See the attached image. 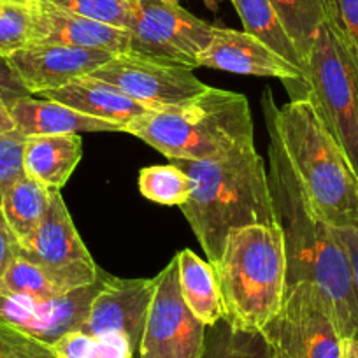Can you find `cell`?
<instances>
[{
	"instance_id": "cell-12",
	"label": "cell",
	"mask_w": 358,
	"mask_h": 358,
	"mask_svg": "<svg viewBox=\"0 0 358 358\" xmlns=\"http://www.w3.org/2000/svg\"><path fill=\"white\" fill-rule=\"evenodd\" d=\"M155 285L157 278H116L108 274L79 330L88 334H122L139 353Z\"/></svg>"
},
{
	"instance_id": "cell-1",
	"label": "cell",
	"mask_w": 358,
	"mask_h": 358,
	"mask_svg": "<svg viewBox=\"0 0 358 358\" xmlns=\"http://www.w3.org/2000/svg\"><path fill=\"white\" fill-rule=\"evenodd\" d=\"M267 127V174L274 215L285 239L288 285L308 281L325 301L341 337L358 339V297L353 268L339 230L313 209L283 150L271 113Z\"/></svg>"
},
{
	"instance_id": "cell-10",
	"label": "cell",
	"mask_w": 358,
	"mask_h": 358,
	"mask_svg": "<svg viewBox=\"0 0 358 358\" xmlns=\"http://www.w3.org/2000/svg\"><path fill=\"white\" fill-rule=\"evenodd\" d=\"M90 78L101 79L151 111L190 102L209 88L192 69L151 60L136 53L115 55Z\"/></svg>"
},
{
	"instance_id": "cell-16",
	"label": "cell",
	"mask_w": 358,
	"mask_h": 358,
	"mask_svg": "<svg viewBox=\"0 0 358 358\" xmlns=\"http://www.w3.org/2000/svg\"><path fill=\"white\" fill-rule=\"evenodd\" d=\"M20 255L50 268H69L81 264H95L88 248L76 229L60 192L51 194L50 208L29 243Z\"/></svg>"
},
{
	"instance_id": "cell-31",
	"label": "cell",
	"mask_w": 358,
	"mask_h": 358,
	"mask_svg": "<svg viewBox=\"0 0 358 358\" xmlns=\"http://www.w3.org/2000/svg\"><path fill=\"white\" fill-rule=\"evenodd\" d=\"M25 137L18 132L0 136V197L6 188L25 174L23 169Z\"/></svg>"
},
{
	"instance_id": "cell-20",
	"label": "cell",
	"mask_w": 358,
	"mask_h": 358,
	"mask_svg": "<svg viewBox=\"0 0 358 358\" xmlns=\"http://www.w3.org/2000/svg\"><path fill=\"white\" fill-rule=\"evenodd\" d=\"M81 158L83 139L78 134L25 137V174L51 192H60L67 185Z\"/></svg>"
},
{
	"instance_id": "cell-7",
	"label": "cell",
	"mask_w": 358,
	"mask_h": 358,
	"mask_svg": "<svg viewBox=\"0 0 358 358\" xmlns=\"http://www.w3.org/2000/svg\"><path fill=\"white\" fill-rule=\"evenodd\" d=\"M262 334L278 358L343 357V337L323 297L308 281L288 285L280 313Z\"/></svg>"
},
{
	"instance_id": "cell-2",
	"label": "cell",
	"mask_w": 358,
	"mask_h": 358,
	"mask_svg": "<svg viewBox=\"0 0 358 358\" xmlns=\"http://www.w3.org/2000/svg\"><path fill=\"white\" fill-rule=\"evenodd\" d=\"M187 172L194 192L181 213L209 264L222 255L232 230L276 225L265 162L253 146L213 160H172Z\"/></svg>"
},
{
	"instance_id": "cell-13",
	"label": "cell",
	"mask_w": 358,
	"mask_h": 358,
	"mask_svg": "<svg viewBox=\"0 0 358 358\" xmlns=\"http://www.w3.org/2000/svg\"><path fill=\"white\" fill-rule=\"evenodd\" d=\"M113 57V53L101 50L32 44L8 58L30 94L41 95L83 76H90Z\"/></svg>"
},
{
	"instance_id": "cell-3",
	"label": "cell",
	"mask_w": 358,
	"mask_h": 358,
	"mask_svg": "<svg viewBox=\"0 0 358 358\" xmlns=\"http://www.w3.org/2000/svg\"><path fill=\"white\" fill-rule=\"evenodd\" d=\"M262 108L273 116L292 169L316 213L337 230L358 229V179L306 95L278 108L271 88Z\"/></svg>"
},
{
	"instance_id": "cell-25",
	"label": "cell",
	"mask_w": 358,
	"mask_h": 358,
	"mask_svg": "<svg viewBox=\"0 0 358 358\" xmlns=\"http://www.w3.org/2000/svg\"><path fill=\"white\" fill-rule=\"evenodd\" d=\"M55 358H137L136 348L122 334L72 330L51 344Z\"/></svg>"
},
{
	"instance_id": "cell-27",
	"label": "cell",
	"mask_w": 358,
	"mask_h": 358,
	"mask_svg": "<svg viewBox=\"0 0 358 358\" xmlns=\"http://www.w3.org/2000/svg\"><path fill=\"white\" fill-rule=\"evenodd\" d=\"M139 192L151 202L181 208L190 199L194 183L178 165H150L139 171Z\"/></svg>"
},
{
	"instance_id": "cell-30",
	"label": "cell",
	"mask_w": 358,
	"mask_h": 358,
	"mask_svg": "<svg viewBox=\"0 0 358 358\" xmlns=\"http://www.w3.org/2000/svg\"><path fill=\"white\" fill-rule=\"evenodd\" d=\"M0 358H55L50 344L0 320Z\"/></svg>"
},
{
	"instance_id": "cell-40",
	"label": "cell",
	"mask_w": 358,
	"mask_h": 358,
	"mask_svg": "<svg viewBox=\"0 0 358 358\" xmlns=\"http://www.w3.org/2000/svg\"><path fill=\"white\" fill-rule=\"evenodd\" d=\"M273 353H274V351H273ZM274 358H278V357H276V353H274Z\"/></svg>"
},
{
	"instance_id": "cell-22",
	"label": "cell",
	"mask_w": 358,
	"mask_h": 358,
	"mask_svg": "<svg viewBox=\"0 0 358 358\" xmlns=\"http://www.w3.org/2000/svg\"><path fill=\"white\" fill-rule=\"evenodd\" d=\"M51 194L36 179L23 174L9 185L0 197V213L9 232L18 241L20 248L25 246L39 229L41 222L50 208Z\"/></svg>"
},
{
	"instance_id": "cell-19",
	"label": "cell",
	"mask_w": 358,
	"mask_h": 358,
	"mask_svg": "<svg viewBox=\"0 0 358 358\" xmlns=\"http://www.w3.org/2000/svg\"><path fill=\"white\" fill-rule=\"evenodd\" d=\"M104 274L97 264H81L69 268H50L18 255L0 280V288L34 297H57L99 281Z\"/></svg>"
},
{
	"instance_id": "cell-39",
	"label": "cell",
	"mask_w": 358,
	"mask_h": 358,
	"mask_svg": "<svg viewBox=\"0 0 358 358\" xmlns=\"http://www.w3.org/2000/svg\"><path fill=\"white\" fill-rule=\"evenodd\" d=\"M0 225H4V227H6V223H4V218H2V213H0Z\"/></svg>"
},
{
	"instance_id": "cell-38",
	"label": "cell",
	"mask_w": 358,
	"mask_h": 358,
	"mask_svg": "<svg viewBox=\"0 0 358 358\" xmlns=\"http://www.w3.org/2000/svg\"><path fill=\"white\" fill-rule=\"evenodd\" d=\"M160 2H167V4H179V0H160Z\"/></svg>"
},
{
	"instance_id": "cell-32",
	"label": "cell",
	"mask_w": 358,
	"mask_h": 358,
	"mask_svg": "<svg viewBox=\"0 0 358 358\" xmlns=\"http://www.w3.org/2000/svg\"><path fill=\"white\" fill-rule=\"evenodd\" d=\"M334 16L358 64V0H334Z\"/></svg>"
},
{
	"instance_id": "cell-23",
	"label": "cell",
	"mask_w": 358,
	"mask_h": 358,
	"mask_svg": "<svg viewBox=\"0 0 358 358\" xmlns=\"http://www.w3.org/2000/svg\"><path fill=\"white\" fill-rule=\"evenodd\" d=\"M243 22L244 30L251 36L264 41L276 53L287 58L299 69H302V60L295 50L294 43L285 32L271 0H230Z\"/></svg>"
},
{
	"instance_id": "cell-15",
	"label": "cell",
	"mask_w": 358,
	"mask_h": 358,
	"mask_svg": "<svg viewBox=\"0 0 358 358\" xmlns=\"http://www.w3.org/2000/svg\"><path fill=\"white\" fill-rule=\"evenodd\" d=\"M32 44H60V46L101 50L113 55L130 51V32L125 29L85 18L65 11L46 0H37L34 6ZM30 44V46H32Z\"/></svg>"
},
{
	"instance_id": "cell-34",
	"label": "cell",
	"mask_w": 358,
	"mask_h": 358,
	"mask_svg": "<svg viewBox=\"0 0 358 358\" xmlns=\"http://www.w3.org/2000/svg\"><path fill=\"white\" fill-rule=\"evenodd\" d=\"M20 255V244L15 239L11 232L8 230V227L0 225V280L4 276V273L8 271L9 265L13 264L16 257Z\"/></svg>"
},
{
	"instance_id": "cell-18",
	"label": "cell",
	"mask_w": 358,
	"mask_h": 358,
	"mask_svg": "<svg viewBox=\"0 0 358 358\" xmlns=\"http://www.w3.org/2000/svg\"><path fill=\"white\" fill-rule=\"evenodd\" d=\"M16 132L23 137L67 136L86 132H122V129L104 120L81 115L51 99H36L34 95L18 99L8 106Z\"/></svg>"
},
{
	"instance_id": "cell-26",
	"label": "cell",
	"mask_w": 358,
	"mask_h": 358,
	"mask_svg": "<svg viewBox=\"0 0 358 358\" xmlns=\"http://www.w3.org/2000/svg\"><path fill=\"white\" fill-rule=\"evenodd\" d=\"M201 358H274L273 348L262 332L236 330L222 320L208 327Z\"/></svg>"
},
{
	"instance_id": "cell-35",
	"label": "cell",
	"mask_w": 358,
	"mask_h": 358,
	"mask_svg": "<svg viewBox=\"0 0 358 358\" xmlns=\"http://www.w3.org/2000/svg\"><path fill=\"white\" fill-rule=\"evenodd\" d=\"M341 239L346 244L348 255L351 260V268H353V280L355 288H357V297H358V229H343L339 230Z\"/></svg>"
},
{
	"instance_id": "cell-8",
	"label": "cell",
	"mask_w": 358,
	"mask_h": 358,
	"mask_svg": "<svg viewBox=\"0 0 358 358\" xmlns=\"http://www.w3.org/2000/svg\"><path fill=\"white\" fill-rule=\"evenodd\" d=\"M139 11L130 27V51L151 60L194 71L199 55L209 46L216 27L197 18L179 4L137 0Z\"/></svg>"
},
{
	"instance_id": "cell-29",
	"label": "cell",
	"mask_w": 358,
	"mask_h": 358,
	"mask_svg": "<svg viewBox=\"0 0 358 358\" xmlns=\"http://www.w3.org/2000/svg\"><path fill=\"white\" fill-rule=\"evenodd\" d=\"M46 2L85 18L125 30H130L139 11L137 0H46Z\"/></svg>"
},
{
	"instance_id": "cell-6",
	"label": "cell",
	"mask_w": 358,
	"mask_h": 358,
	"mask_svg": "<svg viewBox=\"0 0 358 358\" xmlns=\"http://www.w3.org/2000/svg\"><path fill=\"white\" fill-rule=\"evenodd\" d=\"M302 86L358 179V64L332 8L302 64Z\"/></svg>"
},
{
	"instance_id": "cell-24",
	"label": "cell",
	"mask_w": 358,
	"mask_h": 358,
	"mask_svg": "<svg viewBox=\"0 0 358 358\" xmlns=\"http://www.w3.org/2000/svg\"><path fill=\"white\" fill-rule=\"evenodd\" d=\"M271 4L304 64L316 32L332 8V0H271Z\"/></svg>"
},
{
	"instance_id": "cell-28",
	"label": "cell",
	"mask_w": 358,
	"mask_h": 358,
	"mask_svg": "<svg viewBox=\"0 0 358 358\" xmlns=\"http://www.w3.org/2000/svg\"><path fill=\"white\" fill-rule=\"evenodd\" d=\"M34 2H0V55L11 57L34 39Z\"/></svg>"
},
{
	"instance_id": "cell-37",
	"label": "cell",
	"mask_w": 358,
	"mask_h": 358,
	"mask_svg": "<svg viewBox=\"0 0 358 358\" xmlns=\"http://www.w3.org/2000/svg\"><path fill=\"white\" fill-rule=\"evenodd\" d=\"M0 2H34V0H0Z\"/></svg>"
},
{
	"instance_id": "cell-11",
	"label": "cell",
	"mask_w": 358,
	"mask_h": 358,
	"mask_svg": "<svg viewBox=\"0 0 358 358\" xmlns=\"http://www.w3.org/2000/svg\"><path fill=\"white\" fill-rule=\"evenodd\" d=\"M106 276L108 273L88 287L57 297H34L0 288V320L51 346L67 332L81 329Z\"/></svg>"
},
{
	"instance_id": "cell-33",
	"label": "cell",
	"mask_w": 358,
	"mask_h": 358,
	"mask_svg": "<svg viewBox=\"0 0 358 358\" xmlns=\"http://www.w3.org/2000/svg\"><path fill=\"white\" fill-rule=\"evenodd\" d=\"M27 95L32 94L25 88L20 76L16 74L9 58L0 55V104L9 106L18 99L27 97Z\"/></svg>"
},
{
	"instance_id": "cell-14",
	"label": "cell",
	"mask_w": 358,
	"mask_h": 358,
	"mask_svg": "<svg viewBox=\"0 0 358 358\" xmlns=\"http://www.w3.org/2000/svg\"><path fill=\"white\" fill-rule=\"evenodd\" d=\"M199 67L234 72L260 78H278L299 81L302 85V69L288 62L271 46L251 36L246 30L220 29L209 46L199 55Z\"/></svg>"
},
{
	"instance_id": "cell-4",
	"label": "cell",
	"mask_w": 358,
	"mask_h": 358,
	"mask_svg": "<svg viewBox=\"0 0 358 358\" xmlns=\"http://www.w3.org/2000/svg\"><path fill=\"white\" fill-rule=\"evenodd\" d=\"M122 132L171 160H213L255 144L248 99L213 86L194 101L139 116Z\"/></svg>"
},
{
	"instance_id": "cell-36",
	"label": "cell",
	"mask_w": 358,
	"mask_h": 358,
	"mask_svg": "<svg viewBox=\"0 0 358 358\" xmlns=\"http://www.w3.org/2000/svg\"><path fill=\"white\" fill-rule=\"evenodd\" d=\"M16 132L15 122H13V116L9 113L8 106L0 104V136H4V134H13Z\"/></svg>"
},
{
	"instance_id": "cell-5",
	"label": "cell",
	"mask_w": 358,
	"mask_h": 358,
	"mask_svg": "<svg viewBox=\"0 0 358 358\" xmlns=\"http://www.w3.org/2000/svg\"><path fill=\"white\" fill-rule=\"evenodd\" d=\"M225 322L243 332H264L283 306L287 251L280 225L241 227L229 234L213 264Z\"/></svg>"
},
{
	"instance_id": "cell-21",
	"label": "cell",
	"mask_w": 358,
	"mask_h": 358,
	"mask_svg": "<svg viewBox=\"0 0 358 358\" xmlns=\"http://www.w3.org/2000/svg\"><path fill=\"white\" fill-rule=\"evenodd\" d=\"M176 262L181 295L194 316H197L206 327H213L225 320V308L213 265L188 248L176 255Z\"/></svg>"
},
{
	"instance_id": "cell-9",
	"label": "cell",
	"mask_w": 358,
	"mask_h": 358,
	"mask_svg": "<svg viewBox=\"0 0 358 358\" xmlns=\"http://www.w3.org/2000/svg\"><path fill=\"white\" fill-rule=\"evenodd\" d=\"M155 278L137 358H201L208 327L185 304L176 257Z\"/></svg>"
},
{
	"instance_id": "cell-17",
	"label": "cell",
	"mask_w": 358,
	"mask_h": 358,
	"mask_svg": "<svg viewBox=\"0 0 358 358\" xmlns=\"http://www.w3.org/2000/svg\"><path fill=\"white\" fill-rule=\"evenodd\" d=\"M41 95L44 99L60 102L81 115L113 123L122 130L130 122L151 111L146 106L139 104L129 95L123 94L116 86L101 81V79L90 78V76H83L60 88L50 90Z\"/></svg>"
}]
</instances>
